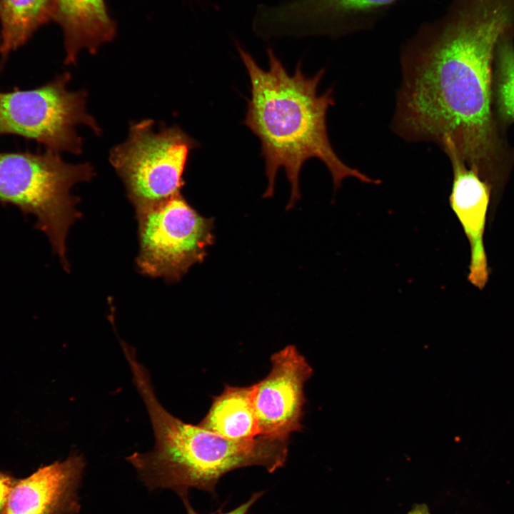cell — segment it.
Returning <instances> with one entry per match:
<instances>
[{"label": "cell", "mask_w": 514, "mask_h": 514, "mask_svg": "<svg viewBox=\"0 0 514 514\" xmlns=\"http://www.w3.org/2000/svg\"><path fill=\"white\" fill-rule=\"evenodd\" d=\"M508 35L514 0H454L440 24L405 49L392 123L407 141H450L488 183L506 163L493 99L495 53Z\"/></svg>", "instance_id": "1"}, {"label": "cell", "mask_w": 514, "mask_h": 514, "mask_svg": "<svg viewBox=\"0 0 514 514\" xmlns=\"http://www.w3.org/2000/svg\"><path fill=\"white\" fill-rule=\"evenodd\" d=\"M238 51L251 84L244 124L259 138L265 161L268 186L263 198L273 195L277 172L283 168L291 185L286 208H292L301 198V168L311 158H318L327 167L336 189L349 177L366 183H379L345 163L331 146L326 116L334 104L333 89L318 93L324 69L308 77L298 62L293 74L290 75L268 49L269 68L263 70L249 53L240 46Z\"/></svg>", "instance_id": "2"}, {"label": "cell", "mask_w": 514, "mask_h": 514, "mask_svg": "<svg viewBox=\"0 0 514 514\" xmlns=\"http://www.w3.org/2000/svg\"><path fill=\"white\" fill-rule=\"evenodd\" d=\"M128 364L148 413L155 443L151 451L136 452L126 459L149 489L171 490L181 499L192 488L215 495L221 478L232 470L259 466L273 473L285 465L288 438L259 435L233 440L186 423L161 404L148 371L137 358Z\"/></svg>", "instance_id": "3"}, {"label": "cell", "mask_w": 514, "mask_h": 514, "mask_svg": "<svg viewBox=\"0 0 514 514\" xmlns=\"http://www.w3.org/2000/svg\"><path fill=\"white\" fill-rule=\"evenodd\" d=\"M94 175L90 163H68L59 153L48 150L0 152V203L36 218L35 228L47 236L67 271L66 236L81 218L76 208L79 198L71 195V189Z\"/></svg>", "instance_id": "4"}, {"label": "cell", "mask_w": 514, "mask_h": 514, "mask_svg": "<svg viewBox=\"0 0 514 514\" xmlns=\"http://www.w3.org/2000/svg\"><path fill=\"white\" fill-rule=\"evenodd\" d=\"M151 119L132 123L126 140L109 152L136 212L181 193L188 157L198 146L177 126L155 131Z\"/></svg>", "instance_id": "5"}, {"label": "cell", "mask_w": 514, "mask_h": 514, "mask_svg": "<svg viewBox=\"0 0 514 514\" xmlns=\"http://www.w3.org/2000/svg\"><path fill=\"white\" fill-rule=\"evenodd\" d=\"M70 80L64 73L35 89L0 92V135L33 140L58 153H81L76 126L85 124L96 135L101 130L86 111V92L69 91Z\"/></svg>", "instance_id": "6"}, {"label": "cell", "mask_w": 514, "mask_h": 514, "mask_svg": "<svg viewBox=\"0 0 514 514\" xmlns=\"http://www.w3.org/2000/svg\"><path fill=\"white\" fill-rule=\"evenodd\" d=\"M140 272L169 282L179 281L206 256L213 243V218L200 215L180 194L136 212Z\"/></svg>", "instance_id": "7"}, {"label": "cell", "mask_w": 514, "mask_h": 514, "mask_svg": "<svg viewBox=\"0 0 514 514\" xmlns=\"http://www.w3.org/2000/svg\"><path fill=\"white\" fill-rule=\"evenodd\" d=\"M271 362L268 374L253 384L260 435L289 438L303 429L304 385L313 369L291 344L274 353Z\"/></svg>", "instance_id": "8"}, {"label": "cell", "mask_w": 514, "mask_h": 514, "mask_svg": "<svg viewBox=\"0 0 514 514\" xmlns=\"http://www.w3.org/2000/svg\"><path fill=\"white\" fill-rule=\"evenodd\" d=\"M84 467V458L73 453L17 479L1 514L79 513L78 490Z\"/></svg>", "instance_id": "9"}, {"label": "cell", "mask_w": 514, "mask_h": 514, "mask_svg": "<svg viewBox=\"0 0 514 514\" xmlns=\"http://www.w3.org/2000/svg\"><path fill=\"white\" fill-rule=\"evenodd\" d=\"M451 163L453 180L449 201L469 241L470 261L468 280L483 288L488 271L483 234L490 200L489 184L459 156L453 144L442 145Z\"/></svg>", "instance_id": "10"}, {"label": "cell", "mask_w": 514, "mask_h": 514, "mask_svg": "<svg viewBox=\"0 0 514 514\" xmlns=\"http://www.w3.org/2000/svg\"><path fill=\"white\" fill-rule=\"evenodd\" d=\"M396 0H292L263 9L261 24L271 36L332 33L350 17L360 16Z\"/></svg>", "instance_id": "11"}, {"label": "cell", "mask_w": 514, "mask_h": 514, "mask_svg": "<svg viewBox=\"0 0 514 514\" xmlns=\"http://www.w3.org/2000/svg\"><path fill=\"white\" fill-rule=\"evenodd\" d=\"M54 21L63 32L67 65L76 63L82 49L94 54L116 34L105 0H56Z\"/></svg>", "instance_id": "12"}, {"label": "cell", "mask_w": 514, "mask_h": 514, "mask_svg": "<svg viewBox=\"0 0 514 514\" xmlns=\"http://www.w3.org/2000/svg\"><path fill=\"white\" fill-rule=\"evenodd\" d=\"M254 385H226L213 398L209 410L198 424L225 438L244 440L261 434L253 402Z\"/></svg>", "instance_id": "13"}, {"label": "cell", "mask_w": 514, "mask_h": 514, "mask_svg": "<svg viewBox=\"0 0 514 514\" xmlns=\"http://www.w3.org/2000/svg\"><path fill=\"white\" fill-rule=\"evenodd\" d=\"M56 0H0L3 58L24 46L36 31L54 21Z\"/></svg>", "instance_id": "14"}, {"label": "cell", "mask_w": 514, "mask_h": 514, "mask_svg": "<svg viewBox=\"0 0 514 514\" xmlns=\"http://www.w3.org/2000/svg\"><path fill=\"white\" fill-rule=\"evenodd\" d=\"M495 97L498 111L507 123L514 121V35L503 37L497 47Z\"/></svg>", "instance_id": "15"}, {"label": "cell", "mask_w": 514, "mask_h": 514, "mask_svg": "<svg viewBox=\"0 0 514 514\" xmlns=\"http://www.w3.org/2000/svg\"><path fill=\"white\" fill-rule=\"evenodd\" d=\"M263 495V491L253 493L251 496L244 503L239 505L236 508L227 512H216L209 514H247L254 503L258 501ZM183 505L186 508L187 514H201L198 513L190 503L188 498L182 499Z\"/></svg>", "instance_id": "16"}, {"label": "cell", "mask_w": 514, "mask_h": 514, "mask_svg": "<svg viewBox=\"0 0 514 514\" xmlns=\"http://www.w3.org/2000/svg\"><path fill=\"white\" fill-rule=\"evenodd\" d=\"M17 479L0 471V514Z\"/></svg>", "instance_id": "17"}, {"label": "cell", "mask_w": 514, "mask_h": 514, "mask_svg": "<svg viewBox=\"0 0 514 514\" xmlns=\"http://www.w3.org/2000/svg\"><path fill=\"white\" fill-rule=\"evenodd\" d=\"M409 514H428V512L426 508L420 505L412 510Z\"/></svg>", "instance_id": "18"}, {"label": "cell", "mask_w": 514, "mask_h": 514, "mask_svg": "<svg viewBox=\"0 0 514 514\" xmlns=\"http://www.w3.org/2000/svg\"><path fill=\"white\" fill-rule=\"evenodd\" d=\"M0 51H1V40H0Z\"/></svg>", "instance_id": "19"}]
</instances>
